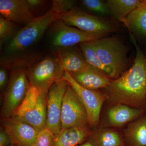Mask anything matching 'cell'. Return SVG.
<instances>
[{"label":"cell","instance_id":"obj_12","mask_svg":"<svg viewBox=\"0 0 146 146\" xmlns=\"http://www.w3.org/2000/svg\"><path fill=\"white\" fill-rule=\"evenodd\" d=\"M109 106L102 120L100 127H123L140 117L146 112L144 109L134 108L125 104Z\"/></svg>","mask_w":146,"mask_h":146},{"label":"cell","instance_id":"obj_3","mask_svg":"<svg viewBox=\"0 0 146 146\" xmlns=\"http://www.w3.org/2000/svg\"><path fill=\"white\" fill-rule=\"evenodd\" d=\"M60 19V14L50 9L42 16L35 17L20 31L7 47L8 52L22 51L33 45L51 25Z\"/></svg>","mask_w":146,"mask_h":146},{"label":"cell","instance_id":"obj_15","mask_svg":"<svg viewBox=\"0 0 146 146\" xmlns=\"http://www.w3.org/2000/svg\"><path fill=\"white\" fill-rule=\"evenodd\" d=\"M91 129L89 125L61 129L55 136L53 146H78L88 141Z\"/></svg>","mask_w":146,"mask_h":146},{"label":"cell","instance_id":"obj_22","mask_svg":"<svg viewBox=\"0 0 146 146\" xmlns=\"http://www.w3.org/2000/svg\"><path fill=\"white\" fill-rule=\"evenodd\" d=\"M79 46L84 57L89 65L106 74L112 80L115 79L114 73L102 63L90 42L81 43Z\"/></svg>","mask_w":146,"mask_h":146},{"label":"cell","instance_id":"obj_30","mask_svg":"<svg viewBox=\"0 0 146 146\" xmlns=\"http://www.w3.org/2000/svg\"><path fill=\"white\" fill-rule=\"evenodd\" d=\"M27 2L31 9V8L41 5L42 3H44V1L42 0H27Z\"/></svg>","mask_w":146,"mask_h":146},{"label":"cell","instance_id":"obj_14","mask_svg":"<svg viewBox=\"0 0 146 146\" xmlns=\"http://www.w3.org/2000/svg\"><path fill=\"white\" fill-rule=\"evenodd\" d=\"M70 74L80 85L91 90L104 89L112 80L106 74L91 65L84 70Z\"/></svg>","mask_w":146,"mask_h":146},{"label":"cell","instance_id":"obj_28","mask_svg":"<svg viewBox=\"0 0 146 146\" xmlns=\"http://www.w3.org/2000/svg\"><path fill=\"white\" fill-rule=\"evenodd\" d=\"M8 73L5 68H1L0 70V89L3 94L5 92L9 82Z\"/></svg>","mask_w":146,"mask_h":146},{"label":"cell","instance_id":"obj_5","mask_svg":"<svg viewBox=\"0 0 146 146\" xmlns=\"http://www.w3.org/2000/svg\"><path fill=\"white\" fill-rule=\"evenodd\" d=\"M27 72L31 85L46 97L51 86L63 78L65 71L57 58L46 57L31 67Z\"/></svg>","mask_w":146,"mask_h":146},{"label":"cell","instance_id":"obj_32","mask_svg":"<svg viewBox=\"0 0 146 146\" xmlns=\"http://www.w3.org/2000/svg\"><path fill=\"white\" fill-rule=\"evenodd\" d=\"M142 1L143 2V3L146 4V0H142Z\"/></svg>","mask_w":146,"mask_h":146},{"label":"cell","instance_id":"obj_18","mask_svg":"<svg viewBox=\"0 0 146 146\" xmlns=\"http://www.w3.org/2000/svg\"><path fill=\"white\" fill-rule=\"evenodd\" d=\"M57 56L63 70L70 74L84 70L90 66L83 54L70 48L59 50Z\"/></svg>","mask_w":146,"mask_h":146},{"label":"cell","instance_id":"obj_9","mask_svg":"<svg viewBox=\"0 0 146 146\" xmlns=\"http://www.w3.org/2000/svg\"><path fill=\"white\" fill-rule=\"evenodd\" d=\"M68 84L63 78L55 82L46 97L47 128L55 136L61 129V111L63 98Z\"/></svg>","mask_w":146,"mask_h":146},{"label":"cell","instance_id":"obj_13","mask_svg":"<svg viewBox=\"0 0 146 146\" xmlns=\"http://www.w3.org/2000/svg\"><path fill=\"white\" fill-rule=\"evenodd\" d=\"M25 0H0L2 16L13 23L27 24L35 18Z\"/></svg>","mask_w":146,"mask_h":146},{"label":"cell","instance_id":"obj_24","mask_svg":"<svg viewBox=\"0 0 146 146\" xmlns=\"http://www.w3.org/2000/svg\"><path fill=\"white\" fill-rule=\"evenodd\" d=\"M82 4L86 9L99 16L111 15L106 1L102 0H82Z\"/></svg>","mask_w":146,"mask_h":146},{"label":"cell","instance_id":"obj_10","mask_svg":"<svg viewBox=\"0 0 146 146\" xmlns=\"http://www.w3.org/2000/svg\"><path fill=\"white\" fill-rule=\"evenodd\" d=\"M52 43L60 50L68 48L81 43L91 42L108 35L91 34L66 25L60 19L54 24Z\"/></svg>","mask_w":146,"mask_h":146},{"label":"cell","instance_id":"obj_21","mask_svg":"<svg viewBox=\"0 0 146 146\" xmlns=\"http://www.w3.org/2000/svg\"><path fill=\"white\" fill-rule=\"evenodd\" d=\"M106 2L110 14L120 21L144 4L142 0H107Z\"/></svg>","mask_w":146,"mask_h":146},{"label":"cell","instance_id":"obj_11","mask_svg":"<svg viewBox=\"0 0 146 146\" xmlns=\"http://www.w3.org/2000/svg\"><path fill=\"white\" fill-rule=\"evenodd\" d=\"M1 126L10 136L15 146H31L38 130L23 121L13 117L2 118Z\"/></svg>","mask_w":146,"mask_h":146},{"label":"cell","instance_id":"obj_17","mask_svg":"<svg viewBox=\"0 0 146 146\" xmlns=\"http://www.w3.org/2000/svg\"><path fill=\"white\" fill-rule=\"evenodd\" d=\"M122 135L125 146H146V112L128 124Z\"/></svg>","mask_w":146,"mask_h":146},{"label":"cell","instance_id":"obj_4","mask_svg":"<svg viewBox=\"0 0 146 146\" xmlns=\"http://www.w3.org/2000/svg\"><path fill=\"white\" fill-rule=\"evenodd\" d=\"M31 86L27 72L24 68H16L10 74L8 86L4 93L1 118L12 117L19 107Z\"/></svg>","mask_w":146,"mask_h":146},{"label":"cell","instance_id":"obj_7","mask_svg":"<svg viewBox=\"0 0 146 146\" xmlns=\"http://www.w3.org/2000/svg\"><path fill=\"white\" fill-rule=\"evenodd\" d=\"M63 78L75 91L82 102L87 112L89 126L92 129L98 127L102 107L106 101L103 92L84 88L78 83L67 72H65Z\"/></svg>","mask_w":146,"mask_h":146},{"label":"cell","instance_id":"obj_27","mask_svg":"<svg viewBox=\"0 0 146 146\" xmlns=\"http://www.w3.org/2000/svg\"><path fill=\"white\" fill-rule=\"evenodd\" d=\"M75 1L71 0H54L51 9L60 14L75 8Z\"/></svg>","mask_w":146,"mask_h":146},{"label":"cell","instance_id":"obj_6","mask_svg":"<svg viewBox=\"0 0 146 146\" xmlns=\"http://www.w3.org/2000/svg\"><path fill=\"white\" fill-rule=\"evenodd\" d=\"M60 19L68 26L91 34L108 35L117 29V27L109 21L78 8L60 13Z\"/></svg>","mask_w":146,"mask_h":146},{"label":"cell","instance_id":"obj_29","mask_svg":"<svg viewBox=\"0 0 146 146\" xmlns=\"http://www.w3.org/2000/svg\"><path fill=\"white\" fill-rule=\"evenodd\" d=\"M12 145V140L8 133L0 127V146H10Z\"/></svg>","mask_w":146,"mask_h":146},{"label":"cell","instance_id":"obj_34","mask_svg":"<svg viewBox=\"0 0 146 146\" xmlns=\"http://www.w3.org/2000/svg\"><path fill=\"white\" fill-rule=\"evenodd\" d=\"M10 146H15L13 145H11Z\"/></svg>","mask_w":146,"mask_h":146},{"label":"cell","instance_id":"obj_33","mask_svg":"<svg viewBox=\"0 0 146 146\" xmlns=\"http://www.w3.org/2000/svg\"><path fill=\"white\" fill-rule=\"evenodd\" d=\"M145 112H146V98L145 104Z\"/></svg>","mask_w":146,"mask_h":146},{"label":"cell","instance_id":"obj_8","mask_svg":"<svg viewBox=\"0 0 146 146\" xmlns=\"http://www.w3.org/2000/svg\"><path fill=\"white\" fill-rule=\"evenodd\" d=\"M61 122V129L89 126L85 107L75 91L69 85L63 98Z\"/></svg>","mask_w":146,"mask_h":146},{"label":"cell","instance_id":"obj_16","mask_svg":"<svg viewBox=\"0 0 146 146\" xmlns=\"http://www.w3.org/2000/svg\"><path fill=\"white\" fill-rule=\"evenodd\" d=\"M87 141L92 146H125L122 134L114 128L98 127L91 129Z\"/></svg>","mask_w":146,"mask_h":146},{"label":"cell","instance_id":"obj_20","mask_svg":"<svg viewBox=\"0 0 146 146\" xmlns=\"http://www.w3.org/2000/svg\"><path fill=\"white\" fill-rule=\"evenodd\" d=\"M121 22L133 36L146 39V4L137 7Z\"/></svg>","mask_w":146,"mask_h":146},{"label":"cell","instance_id":"obj_26","mask_svg":"<svg viewBox=\"0 0 146 146\" xmlns=\"http://www.w3.org/2000/svg\"><path fill=\"white\" fill-rule=\"evenodd\" d=\"M54 139V133L46 127L38 132L31 146H53Z\"/></svg>","mask_w":146,"mask_h":146},{"label":"cell","instance_id":"obj_23","mask_svg":"<svg viewBox=\"0 0 146 146\" xmlns=\"http://www.w3.org/2000/svg\"><path fill=\"white\" fill-rule=\"evenodd\" d=\"M41 95L35 87L31 85L23 101L11 117L19 118L32 109L37 104Z\"/></svg>","mask_w":146,"mask_h":146},{"label":"cell","instance_id":"obj_19","mask_svg":"<svg viewBox=\"0 0 146 146\" xmlns=\"http://www.w3.org/2000/svg\"><path fill=\"white\" fill-rule=\"evenodd\" d=\"M17 119L29 124L38 131L46 127V97L41 95L34 107Z\"/></svg>","mask_w":146,"mask_h":146},{"label":"cell","instance_id":"obj_31","mask_svg":"<svg viewBox=\"0 0 146 146\" xmlns=\"http://www.w3.org/2000/svg\"><path fill=\"white\" fill-rule=\"evenodd\" d=\"M78 146H92V145L89 141H87L85 143H83V144H81V145Z\"/></svg>","mask_w":146,"mask_h":146},{"label":"cell","instance_id":"obj_25","mask_svg":"<svg viewBox=\"0 0 146 146\" xmlns=\"http://www.w3.org/2000/svg\"><path fill=\"white\" fill-rule=\"evenodd\" d=\"M15 24L6 20L3 16L0 17V45L3 46L5 43L10 39L14 32Z\"/></svg>","mask_w":146,"mask_h":146},{"label":"cell","instance_id":"obj_1","mask_svg":"<svg viewBox=\"0 0 146 146\" xmlns=\"http://www.w3.org/2000/svg\"><path fill=\"white\" fill-rule=\"evenodd\" d=\"M129 32L131 41L136 50L133 65L118 78L112 80L109 85L103 89V92L106 97V102L109 106L125 104L134 108L145 110L146 56L139 47L135 36Z\"/></svg>","mask_w":146,"mask_h":146},{"label":"cell","instance_id":"obj_2","mask_svg":"<svg viewBox=\"0 0 146 146\" xmlns=\"http://www.w3.org/2000/svg\"><path fill=\"white\" fill-rule=\"evenodd\" d=\"M90 42L102 63L114 73V79L128 69V50L117 37L108 36Z\"/></svg>","mask_w":146,"mask_h":146}]
</instances>
